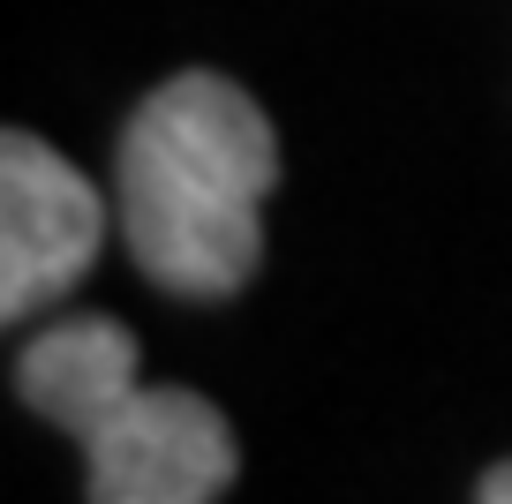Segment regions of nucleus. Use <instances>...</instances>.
<instances>
[{
    "label": "nucleus",
    "instance_id": "nucleus-1",
    "mask_svg": "<svg viewBox=\"0 0 512 504\" xmlns=\"http://www.w3.org/2000/svg\"><path fill=\"white\" fill-rule=\"evenodd\" d=\"M113 189L128 256L151 286L181 301H226L264 264L279 136L241 83L189 68L128 113Z\"/></svg>",
    "mask_w": 512,
    "mask_h": 504
},
{
    "label": "nucleus",
    "instance_id": "nucleus-2",
    "mask_svg": "<svg viewBox=\"0 0 512 504\" xmlns=\"http://www.w3.org/2000/svg\"><path fill=\"white\" fill-rule=\"evenodd\" d=\"M16 399L83 444L91 504H219L234 489V422L189 384H144L136 331L113 316L46 324L16 362Z\"/></svg>",
    "mask_w": 512,
    "mask_h": 504
},
{
    "label": "nucleus",
    "instance_id": "nucleus-3",
    "mask_svg": "<svg viewBox=\"0 0 512 504\" xmlns=\"http://www.w3.org/2000/svg\"><path fill=\"white\" fill-rule=\"evenodd\" d=\"M98 241H106V204L91 196V181L31 128H8L0 136V316L23 324L68 301L91 279Z\"/></svg>",
    "mask_w": 512,
    "mask_h": 504
},
{
    "label": "nucleus",
    "instance_id": "nucleus-4",
    "mask_svg": "<svg viewBox=\"0 0 512 504\" xmlns=\"http://www.w3.org/2000/svg\"><path fill=\"white\" fill-rule=\"evenodd\" d=\"M475 504H512V459H497L490 474H482V489H475Z\"/></svg>",
    "mask_w": 512,
    "mask_h": 504
}]
</instances>
